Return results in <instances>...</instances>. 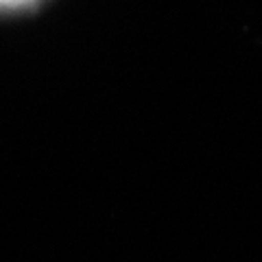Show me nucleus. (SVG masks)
<instances>
[{"label":"nucleus","mask_w":262,"mask_h":262,"mask_svg":"<svg viewBox=\"0 0 262 262\" xmlns=\"http://www.w3.org/2000/svg\"><path fill=\"white\" fill-rule=\"evenodd\" d=\"M33 0H0V9H20V7L31 5Z\"/></svg>","instance_id":"obj_1"}]
</instances>
